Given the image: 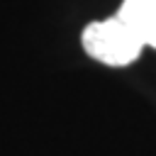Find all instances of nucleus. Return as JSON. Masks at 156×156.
Masks as SVG:
<instances>
[{
    "instance_id": "f257e3e1",
    "label": "nucleus",
    "mask_w": 156,
    "mask_h": 156,
    "mask_svg": "<svg viewBox=\"0 0 156 156\" xmlns=\"http://www.w3.org/2000/svg\"><path fill=\"white\" fill-rule=\"evenodd\" d=\"M80 41H83L85 54L105 66H129L146 49L136 29L119 12L107 20L90 22L83 29Z\"/></svg>"
},
{
    "instance_id": "f03ea898",
    "label": "nucleus",
    "mask_w": 156,
    "mask_h": 156,
    "mask_svg": "<svg viewBox=\"0 0 156 156\" xmlns=\"http://www.w3.org/2000/svg\"><path fill=\"white\" fill-rule=\"evenodd\" d=\"M141 37V41L156 49V0H124L117 10Z\"/></svg>"
}]
</instances>
